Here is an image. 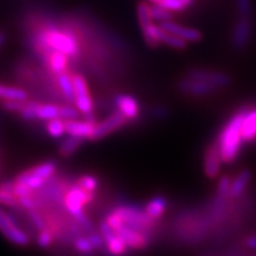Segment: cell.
Wrapping results in <instances>:
<instances>
[{"mask_svg":"<svg viewBox=\"0 0 256 256\" xmlns=\"http://www.w3.org/2000/svg\"><path fill=\"white\" fill-rule=\"evenodd\" d=\"M151 115L153 118H156V119L162 120L170 116V110L166 107H164V106H156V107L151 110Z\"/></svg>","mask_w":256,"mask_h":256,"instance_id":"b9f144b4","label":"cell"},{"mask_svg":"<svg viewBox=\"0 0 256 256\" xmlns=\"http://www.w3.org/2000/svg\"><path fill=\"white\" fill-rule=\"evenodd\" d=\"M144 2H151V4H156V2H158L159 0H144Z\"/></svg>","mask_w":256,"mask_h":256,"instance_id":"bcb514c9","label":"cell"},{"mask_svg":"<svg viewBox=\"0 0 256 256\" xmlns=\"http://www.w3.org/2000/svg\"><path fill=\"white\" fill-rule=\"evenodd\" d=\"M150 14H151V18L153 22H159V23L168 22L174 19V14H172V12L159 4L150 5Z\"/></svg>","mask_w":256,"mask_h":256,"instance_id":"484cf974","label":"cell"},{"mask_svg":"<svg viewBox=\"0 0 256 256\" xmlns=\"http://www.w3.org/2000/svg\"><path fill=\"white\" fill-rule=\"evenodd\" d=\"M178 90L182 94L191 96V98H204L218 92L220 89L209 82L200 81V80L184 78L178 82Z\"/></svg>","mask_w":256,"mask_h":256,"instance_id":"52a82bcc","label":"cell"},{"mask_svg":"<svg viewBox=\"0 0 256 256\" xmlns=\"http://www.w3.org/2000/svg\"><path fill=\"white\" fill-rule=\"evenodd\" d=\"M28 216H30V220H31L32 224H34V228H36L37 230H40V232H42V230H44V229L48 228L46 220H44L43 216H42L38 212L37 209L28 210Z\"/></svg>","mask_w":256,"mask_h":256,"instance_id":"836d02e7","label":"cell"},{"mask_svg":"<svg viewBox=\"0 0 256 256\" xmlns=\"http://www.w3.org/2000/svg\"><path fill=\"white\" fill-rule=\"evenodd\" d=\"M76 250L82 252V254H92L94 252L95 248L92 247V242L89 241L88 238H78L75 241Z\"/></svg>","mask_w":256,"mask_h":256,"instance_id":"d590c367","label":"cell"},{"mask_svg":"<svg viewBox=\"0 0 256 256\" xmlns=\"http://www.w3.org/2000/svg\"><path fill=\"white\" fill-rule=\"evenodd\" d=\"M38 120L40 121H49V120H54L60 118V106L57 104H40L38 106Z\"/></svg>","mask_w":256,"mask_h":256,"instance_id":"d4e9b609","label":"cell"},{"mask_svg":"<svg viewBox=\"0 0 256 256\" xmlns=\"http://www.w3.org/2000/svg\"><path fill=\"white\" fill-rule=\"evenodd\" d=\"M238 16H252V0H236Z\"/></svg>","mask_w":256,"mask_h":256,"instance_id":"74e56055","label":"cell"},{"mask_svg":"<svg viewBox=\"0 0 256 256\" xmlns=\"http://www.w3.org/2000/svg\"><path fill=\"white\" fill-rule=\"evenodd\" d=\"M220 164H222V156L218 142H214L209 144L204 153V172L210 179H215L220 174Z\"/></svg>","mask_w":256,"mask_h":256,"instance_id":"8fae6325","label":"cell"},{"mask_svg":"<svg viewBox=\"0 0 256 256\" xmlns=\"http://www.w3.org/2000/svg\"><path fill=\"white\" fill-rule=\"evenodd\" d=\"M57 84L63 98L69 102L70 104H75V88H74L72 75L68 72L57 75Z\"/></svg>","mask_w":256,"mask_h":256,"instance_id":"ac0fdd59","label":"cell"},{"mask_svg":"<svg viewBox=\"0 0 256 256\" xmlns=\"http://www.w3.org/2000/svg\"><path fill=\"white\" fill-rule=\"evenodd\" d=\"M92 200H94L92 194H89L78 184H76L72 185L66 192V197H64V206L70 215L76 220L84 214L83 208L90 204Z\"/></svg>","mask_w":256,"mask_h":256,"instance_id":"5b68a950","label":"cell"},{"mask_svg":"<svg viewBox=\"0 0 256 256\" xmlns=\"http://www.w3.org/2000/svg\"><path fill=\"white\" fill-rule=\"evenodd\" d=\"M0 190L14 192V182H4V183L0 184Z\"/></svg>","mask_w":256,"mask_h":256,"instance_id":"ee69618b","label":"cell"},{"mask_svg":"<svg viewBox=\"0 0 256 256\" xmlns=\"http://www.w3.org/2000/svg\"><path fill=\"white\" fill-rule=\"evenodd\" d=\"M106 247H107L110 254H114V255H122L127 252L128 249V246L126 244V242H124L121 238H119L118 234L113 238L110 240V241L106 243Z\"/></svg>","mask_w":256,"mask_h":256,"instance_id":"f546056e","label":"cell"},{"mask_svg":"<svg viewBox=\"0 0 256 256\" xmlns=\"http://www.w3.org/2000/svg\"><path fill=\"white\" fill-rule=\"evenodd\" d=\"M159 26L162 28V30L183 38L184 40L190 42V43H198V42H200L202 38H203V34H202L198 30H196V28L183 26V25H179L172 20L162 22V23L159 24Z\"/></svg>","mask_w":256,"mask_h":256,"instance_id":"7c38bea8","label":"cell"},{"mask_svg":"<svg viewBox=\"0 0 256 256\" xmlns=\"http://www.w3.org/2000/svg\"><path fill=\"white\" fill-rule=\"evenodd\" d=\"M232 179L230 178L229 176H224V177L220 179L218 185H217L216 194H220V196L229 197V191H230V188H232Z\"/></svg>","mask_w":256,"mask_h":256,"instance_id":"8d00e7d4","label":"cell"},{"mask_svg":"<svg viewBox=\"0 0 256 256\" xmlns=\"http://www.w3.org/2000/svg\"><path fill=\"white\" fill-rule=\"evenodd\" d=\"M80 116V110L74 108L72 106L69 104H64V106H60V118L63 119L64 121L68 120H76L78 119Z\"/></svg>","mask_w":256,"mask_h":256,"instance_id":"d6a6232c","label":"cell"},{"mask_svg":"<svg viewBox=\"0 0 256 256\" xmlns=\"http://www.w3.org/2000/svg\"><path fill=\"white\" fill-rule=\"evenodd\" d=\"M243 142H252L256 140V110L249 108L242 124Z\"/></svg>","mask_w":256,"mask_h":256,"instance_id":"ffe728a7","label":"cell"},{"mask_svg":"<svg viewBox=\"0 0 256 256\" xmlns=\"http://www.w3.org/2000/svg\"><path fill=\"white\" fill-rule=\"evenodd\" d=\"M72 82L74 88H75V106L80 113L84 115V118L92 115L94 114V101H92L84 76H82L81 74H75L72 75Z\"/></svg>","mask_w":256,"mask_h":256,"instance_id":"8992f818","label":"cell"},{"mask_svg":"<svg viewBox=\"0 0 256 256\" xmlns=\"http://www.w3.org/2000/svg\"><path fill=\"white\" fill-rule=\"evenodd\" d=\"M252 174L249 170H243V171L240 172L238 177L234 179L232 183V188H230L229 191L230 200H236L244 196L252 182Z\"/></svg>","mask_w":256,"mask_h":256,"instance_id":"9a60e30c","label":"cell"},{"mask_svg":"<svg viewBox=\"0 0 256 256\" xmlns=\"http://www.w3.org/2000/svg\"><path fill=\"white\" fill-rule=\"evenodd\" d=\"M127 118L118 110L113 114H110L107 119L102 121V122L96 124L94 134H92L90 142H98V140H102L104 138L110 136L112 133L121 130L127 124Z\"/></svg>","mask_w":256,"mask_h":256,"instance_id":"9c48e42d","label":"cell"},{"mask_svg":"<svg viewBox=\"0 0 256 256\" xmlns=\"http://www.w3.org/2000/svg\"><path fill=\"white\" fill-rule=\"evenodd\" d=\"M14 194L16 196L19 198H23V197H28V196H32V194H34V191L31 190L30 188L28 186V185L25 184H22V183H16L14 182Z\"/></svg>","mask_w":256,"mask_h":256,"instance_id":"ab89813d","label":"cell"},{"mask_svg":"<svg viewBox=\"0 0 256 256\" xmlns=\"http://www.w3.org/2000/svg\"><path fill=\"white\" fill-rule=\"evenodd\" d=\"M156 4L164 6L171 12H180L194 4V0H159Z\"/></svg>","mask_w":256,"mask_h":256,"instance_id":"f1b7e54d","label":"cell"},{"mask_svg":"<svg viewBox=\"0 0 256 256\" xmlns=\"http://www.w3.org/2000/svg\"><path fill=\"white\" fill-rule=\"evenodd\" d=\"M5 40H6V37H5V34H2V32H0V46H2V44L5 43Z\"/></svg>","mask_w":256,"mask_h":256,"instance_id":"f6af8a7d","label":"cell"},{"mask_svg":"<svg viewBox=\"0 0 256 256\" xmlns=\"http://www.w3.org/2000/svg\"><path fill=\"white\" fill-rule=\"evenodd\" d=\"M52 241H54V235L48 228L42 230V232H40V235H38V238H37L38 247L42 249L49 248L51 246V243H52Z\"/></svg>","mask_w":256,"mask_h":256,"instance_id":"e575fe53","label":"cell"},{"mask_svg":"<svg viewBox=\"0 0 256 256\" xmlns=\"http://www.w3.org/2000/svg\"><path fill=\"white\" fill-rule=\"evenodd\" d=\"M156 36H158L160 43L165 44L172 49L184 51L188 49V42L184 40L183 38L176 36V34H170V32L162 30L159 25H156Z\"/></svg>","mask_w":256,"mask_h":256,"instance_id":"d6986e66","label":"cell"},{"mask_svg":"<svg viewBox=\"0 0 256 256\" xmlns=\"http://www.w3.org/2000/svg\"><path fill=\"white\" fill-rule=\"evenodd\" d=\"M84 142L86 139H82V138L69 136L66 139L63 140L62 144H60V154L64 156V158H68V156H74L78 151L80 147L84 144Z\"/></svg>","mask_w":256,"mask_h":256,"instance_id":"7402d4cb","label":"cell"},{"mask_svg":"<svg viewBox=\"0 0 256 256\" xmlns=\"http://www.w3.org/2000/svg\"><path fill=\"white\" fill-rule=\"evenodd\" d=\"M88 238H89V241L92 242V247L95 248V250H96V249H104V248L106 241H104V236L101 235V232L100 234H96L95 232H90V234H89Z\"/></svg>","mask_w":256,"mask_h":256,"instance_id":"60d3db41","label":"cell"},{"mask_svg":"<svg viewBox=\"0 0 256 256\" xmlns=\"http://www.w3.org/2000/svg\"><path fill=\"white\" fill-rule=\"evenodd\" d=\"M0 232L17 247L25 248L30 244V238L20 228L17 218L4 209H0Z\"/></svg>","mask_w":256,"mask_h":256,"instance_id":"277c9868","label":"cell"},{"mask_svg":"<svg viewBox=\"0 0 256 256\" xmlns=\"http://www.w3.org/2000/svg\"><path fill=\"white\" fill-rule=\"evenodd\" d=\"M115 232L118 234V236L124 240L128 246V248L134 249V250H142V249L148 247L150 242H151V238L145 235V234L136 232L130 226H122L119 229L115 230Z\"/></svg>","mask_w":256,"mask_h":256,"instance_id":"30bf717a","label":"cell"},{"mask_svg":"<svg viewBox=\"0 0 256 256\" xmlns=\"http://www.w3.org/2000/svg\"><path fill=\"white\" fill-rule=\"evenodd\" d=\"M26 101V100H25ZM25 101H17V100H8V101H2V108L6 112H10V113H17L23 110Z\"/></svg>","mask_w":256,"mask_h":256,"instance_id":"f35d334b","label":"cell"},{"mask_svg":"<svg viewBox=\"0 0 256 256\" xmlns=\"http://www.w3.org/2000/svg\"><path fill=\"white\" fill-rule=\"evenodd\" d=\"M0 206L8 208H19V200L14 192L0 190Z\"/></svg>","mask_w":256,"mask_h":256,"instance_id":"1f68e13d","label":"cell"},{"mask_svg":"<svg viewBox=\"0 0 256 256\" xmlns=\"http://www.w3.org/2000/svg\"><path fill=\"white\" fill-rule=\"evenodd\" d=\"M249 107H242L230 118L218 134L216 142H218L222 162L232 164L238 159L243 144L242 124Z\"/></svg>","mask_w":256,"mask_h":256,"instance_id":"7a4b0ae2","label":"cell"},{"mask_svg":"<svg viewBox=\"0 0 256 256\" xmlns=\"http://www.w3.org/2000/svg\"><path fill=\"white\" fill-rule=\"evenodd\" d=\"M115 106L128 120L134 121L140 116V104L136 98L127 94L118 95L115 98Z\"/></svg>","mask_w":256,"mask_h":256,"instance_id":"4fadbf2b","label":"cell"},{"mask_svg":"<svg viewBox=\"0 0 256 256\" xmlns=\"http://www.w3.org/2000/svg\"><path fill=\"white\" fill-rule=\"evenodd\" d=\"M38 106L40 104L38 102H30V101H25V104L23 107V110L19 112V115L20 118L28 122H34V121L38 120Z\"/></svg>","mask_w":256,"mask_h":256,"instance_id":"83f0119b","label":"cell"},{"mask_svg":"<svg viewBox=\"0 0 256 256\" xmlns=\"http://www.w3.org/2000/svg\"><path fill=\"white\" fill-rule=\"evenodd\" d=\"M46 132L54 139H60L66 133V121L60 118L46 121Z\"/></svg>","mask_w":256,"mask_h":256,"instance_id":"4316f807","label":"cell"},{"mask_svg":"<svg viewBox=\"0 0 256 256\" xmlns=\"http://www.w3.org/2000/svg\"><path fill=\"white\" fill-rule=\"evenodd\" d=\"M168 198L162 196V194H158V196H154L151 200L148 202V203L146 204L145 211L151 218H153L154 220H159L162 218V216L165 214V211L168 210Z\"/></svg>","mask_w":256,"mask_h":256,"instance_id":"2e32d148","label":"cell"},{"mask_svg":"<svg viewBox=\"0 0 256 256\" xmlns=\"http://www.w3.org/2000/svg\"><path fill=\"white\" fill-rule=\"evenodd\" d=\"M78 184L81 188H84L86 191L89 192V194H94L98 188V179L96 178L95 176L86 174V176H82V177L78 179Z\"/></svg>","mask_w":256,"mask_h":256,"instance_id":"4dcf8cb0","label":"cell"},{"mask_svg":"<svg viewBox=\"0 0 256 256\" xmlns=\"http://www.w3.org/2000/svg\"><path fill=\"white\" fill-rule=\"evenodd\" d=\"M96 124L89 122V121H78L68 120L66 121V130L68 136H74L82 138V139L90 140L92 134H94Z\"/></svg>","mask_w":256,"mask_h":256,"instance_id":"5bb4252c","label":"cell"},{"mask_svg":"<svg viewBox=\"0 0 256 256\" xmlns=\"http://www.w3.org/2000/svg\"><path fill=\"white\" fill-rule=\"evenodd\" d=\"M184 76L188 78L200 80V81L209 82L211 84L218 87L220 89L228 88L229 86L232 84V78H230L228 74L217 72V70H211L206 68H191L188 70Z\"/></svg>","mask_w":256,"mask_h":256,"instance_id":"ba28073f","label":"cell"},{"mask_svg":"<svg viewBox=\"0 0 256 256\" xmlns=\"http://www.w3.org/2000/svg\"><path fill=\"white\" fill-rule=\"evenodd\" d=\"M34 43L38 50L43 51L44 54L60 51L66 54L69 58H78L81 54L76 32L72 28L48 26L36 34Z\"/></svg>","mask_w":256,"mask_h":256,"instance_id":"6da1fadb","label":"cell"},{"mask_svg":"<svg viewBox=\"0 0 256 256\" xmlns=\"http://www.w3.org/2000/svg\"><path fill=\"white\" fill-rule=\"evenodd\" d=\"M46 55L49 56L46 60L48 66L55 75H60V74L66 72L68 70L69 57L66 54L60 52V51H51Z\"/></svg>","mask_w":256,"mask_h":256,"instance_id":"e0dca14e","label":"cell"},{"mask_svg":"<svg viewBox=\"0 0 256 256\" xmlns=\"http://www.w3.org/2000/svg\"><path fill=\"white\" fill-rule=\"evenodd\" d=\"M241 246L243 249H250V250L256 252V232L252 234L250 236H248V238L242 242Z\"/></svg>","mask_w":256,"mask_h":256,"instance_id":"7bdbcfd3","label":"cell"},{"mask_svg":"<svg viewBox=\"0 0 256 256\" xmlns=\"http://www.w3.org/2000/svg\"><path fill=\"white\" fill-rule=\"evenodd\" d=\"M28 98V92L20 88L8 87V86L0 84V100L8 101V100H17L25 101Z\"/></svg>","mask_w":256,"mask_h":256,"instance_id":"603a6c76","label":"cell"},{"mask_svg":"<svg viewBox=\"0 0 256 256\" xmlns=\"http://www.w3.org/2000/svg\"><path fill=\"white\" fill-rule=\"evenodd\" d=\"M254 37V19L252 16H238L232 31L230 44L235 51H244L250 46Z\"/></svg>","mask_w":256,"mask_h":256,"instance_id":"3957f363","label":"cell"},{"mask_svg":"<svg viewBox=\"0 0 256 256\" xmlns=\"http://www.w3.org/2000/svg\"><path fill=\"white\" fill-rule=\"evenodd\" d=\"M57 171V164L55 162H46L43 164L34 166L28 171H25L30 177H36L44 179V180H49Z\"/></svg>","mask_w":256,"mask_h":256,"instance_id":"44dd1931","label":"cell"},{"mask_svg":"<svg viewBox=\"0 0 256 256\" xmlns=\"http://www.w3.org/2000/svg\"><path fill=\"white\" fill-rule=\"evenodd\" d=\"M136 14L142 32H146L147 30H150L153 25V20L151 18V14H150V5L146 2H140L136 8Z\"/></svg>","mask_w":256,"mask_h":256,"instance_id":"cb8c5ba5","label":"cell"}]
</instances>
